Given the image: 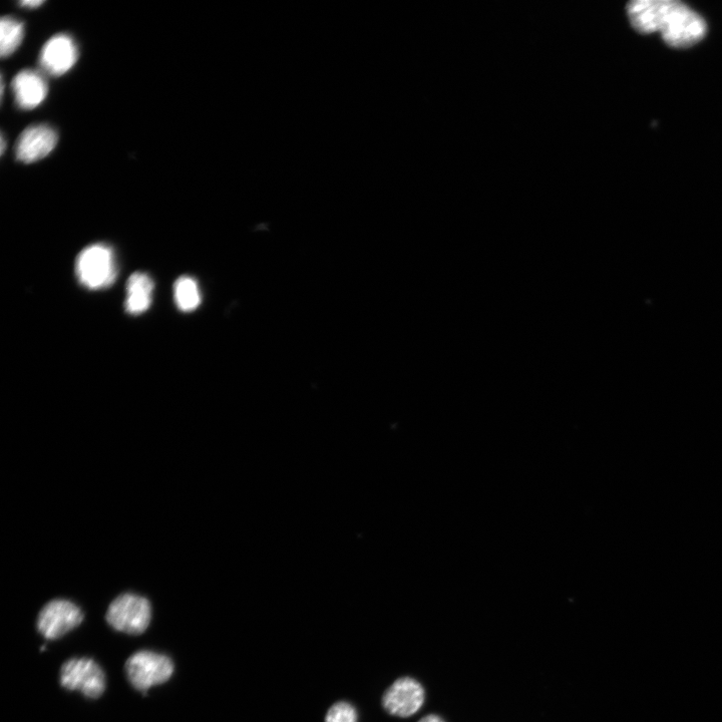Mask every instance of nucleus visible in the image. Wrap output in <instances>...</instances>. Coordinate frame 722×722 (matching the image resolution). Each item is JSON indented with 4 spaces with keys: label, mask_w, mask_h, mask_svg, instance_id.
Wrapping results in <instances>:
<instances>
[{
    "label": "nucleus",
    "mask_w": 722,
    "mask_h": 722,
    "mask_svg": "<svg viewBox=\"0 0 722 722\" xmlns=\"http://www.w3.org/2000/svg\"><path fill=\"white\" fill-rule=\"evenodd\" d=\"M632 27L641 34L660 33L672 48H688L704 39L705 21L678 0H633L627 5Z\"/></svg>",
    "instance_id": "nucleus-1"
},
{
    "label": "nucleus",
    "mask_w": 722,
    "mask_h": 722,
    "mask_svg": "<svg viewBox=\"0 0 722 722\" xmlns=\"http://www.w3.org/2000/svg\"><path fill=\"white\" fill-rule=\"evenodd\" d=\"M125 670L131 685L147 696L151 687L169 681L175 665L168 655L142 650L129 657Z\"/></svg>",
    "instance_id": "nucleus-2"
},
{
    "label": "nucleus",
    "mask_w": 722,
    "mask_h": 722,
    "mask_svg": "<svg viewBox=\"0 0 722 722\" xmlns=\"http://www.w3.org/2000/svg\"><path fill=\"white\" fill-rule=\"evenodd\" d=\"M76 274L80 283L89 289L111 286L118 274L113 249L103 243L85 248L77 258Z\"/></svg>",
    "instance_id": "nucleus-3"
},
{
    "label": "nucleus",
    "mask_w": 722,
    "mask_h": 722,
    "mask_svg": "<svg viewBox=\"0 0 722 722\" xmlns=\"http://www.w3.org/2000/svg\"><path fill=\"white\" fill-rule=\"evenodd\" d=\"M106 619L116 631L141 635L151 624L152 606L150 601L141 595L125 593L110 604Z\"/></svg>",
    "instance_id": "nucleus-4"
},
{
    "label": "nucleus",
    "mask_w": 722,
    "mask_h": 722,
    "mask_svg": "<svg viewBox=\"0 0 722 722\" xmlns=\"http://www.w3.org/2000/svg\"><path fill=\"white\" fill-rule=\"evenodd\" d=\"M61 685L70 691H79L90 699L100 698L106 689V675L92 658H72L61 668Z\"/></svg>",
    "instance_id": "nucleus-5"
},
{
    "label": "nucleus",
    "mask_w": 722,
    "mask_h": 722,
    "mask_svg": "<svg viewBox=\"0 0 722 722\" xmlns=\"http://www.w3.org/2000/svg\"><path fill=\"white\" fill-rule=\"evenodd\" d=\"M84 618L85 615L77 604L65 599H56L41 610L37 627L46 639L57 640L79 627Z\"/></svg>",
    "instance_id": "nucleus-6"
},
{
    "label": "nucleus",
    "mask_w": 722,
    "mask_h": 722,
    "mask_svg": "<svg viewBox=\"0 0 722 722\" xmlns=\"http://www.w3.org/2000/svg\"><path fill=\"white\" fill-rule=\"evenodd\" d=\"M425 699V689L418 680L402 677L386 690L382 703L389 714L406 718L416 714Z\"/></svg>",
    "instance_id": "nucleus-7"
},
{
    "label": "nucleus",
    "mask_w": 722,
    "mask_h": 722,
    "mask_svg": "<svg viewBox=\"0 0 722 722\" xmlns=\"http://www.w3.org/2000/svg\"><path fill=\"white\" fill-rule=\"evenodd\" d=\"M79 59L75 41L68 35H57L44 46L40 63L52 76L60 77L73 69Z\"/></svg>",
    "instance_id": "nucleus-8"
},
{
    "label": "nucleus",
    "mask_w": 722,
    "mask_h": 722,
    "mask_svg": "<svg viewBox=\"0 0 722 722\" xmlns=\"http://www.w3.org/2000/svg\"><path fill=\"white\" fill-rule=\"evenodd\" d=\"M58 144V134L47 125L29 127L20 136L16 154L26 164L38 162L49 156Z\"/></svg>",
    "instance_id": "nucleus-9"
},
{
    "label": "nucleus",
    "mask_w": 722,
    "mask_h": 722,
    "mask_svg": "<svg viewBox=\"0 0 722 722\" xmlns=\"http://www.w3.org/2000/svg\"><path fill=\"white\" fill-rule=\"evenodd\" d=\"M13 91L21 109L34 110L46 100L49 88L40 73L26 70L19 73L14 79Z\"/></svg>",
    "instance_id": "nucleus-10"
},
{
    "label": "nucleus",
    "mask_w": 722,
    "mask_h": 722,
    "mask_svg": "<svg viewBox=\"0 0 722 722\" xmlns=\"http://www.w3.org/2000/svg\"><path fill=\"white\" fill-rule=\"evenodd\" d=\"M154 282L152 278L141 272L131 275L127 282V299L125 307L130 314H141L149 309L152 303Z\"/></svg>",
    "instance_id": "nucleus-11"
},
{
    "label": "nucleus",
    "mask_w": 722,
    "mask_h": 722,
    "mask_svg": "<svg viewBox=\"0 0 722 722\" xmlns=\"http://www.w3.org/2000/svg\"><path fill=\"white\" fill-rule=\"evenodd\" d=\"M25 26L19 20L5 17L0 24V54L3 58L12 56L22 45Z\"/></svg>",
    "instance_id": "nucleus-12"
},
{
    "label": "nucleus",
    "mask_w": 722,
    "mask_h": 722,
    "mask_svg": "<svg viewBox=\"0 0 722 722\" xmlns=\"http://www.w3.org/2000/svg\"><path fill=\"white\" fill-rule=\"evenodd\" d=\"M175 300L183 312L195 310L201 302V294L197 282L188 276L180 277L174 285Z\"/></svg>",
    "instance_id": "nucleus-13"
},
{
    "label": "nucleus",
    "mask_w": 722,
    "mask_h": 722,
    "mask_svg": "<svg viewBox=\"0 0 722 722\" xmlns=\"http://www.w3.org/2000/svg\"><path fill=\"white\" fill-rule=\"evenodd\" d=\"M324 722H357V711L349 702L338 701L328 709Z\"/></svg>",
    "instance_id": "nucleus-14"
},
{
    "label": "nucleus",
    "mask_w": 722,
    "mask_h": 722,
    "mask_svg": "<svg viewBox=\"0 0 722 722\" xmlns=\"http://www.w3.org/2000/svg\"><path fill=\"white\" fill-rule=\"evenodd\" d=\"M45 4L44 0H26V2L20 3V5L24 8L28 9H38L42 7Z\"/></svg>",
    "instance_id": "nucleus-15"
},
{
    "label": "nucleus",
    "mask_w": 722,
    "mask_h": 722,
    "mask_svg": "<svg viewBox=\"0 0 722 722\" xmlns=\"http://www.w3.org/2000/svg\"><path fill=\"white\" fill-rule=\"evenodd\" d=\"M419 722H446L442 717L436 714H430L422 718Z\"/></svg>",
    "instance_id": "nucleus-16"
},
{
    "label": "nucleus",
    "mask_w": 722,
    "mask_h": 722,
    "mask_svg": "<svg viewBox=\"0 0 722 722\" xmlns=\"http://www.w3.org/2000/svg\"><path fill=\"white\" fill-rule=\"evenodd\" d=\"M6 151V141L4 135L2 136V155L5 154Z\"/></svg>",
    "instance_id": "nucleus-17"
}]
</instances>
